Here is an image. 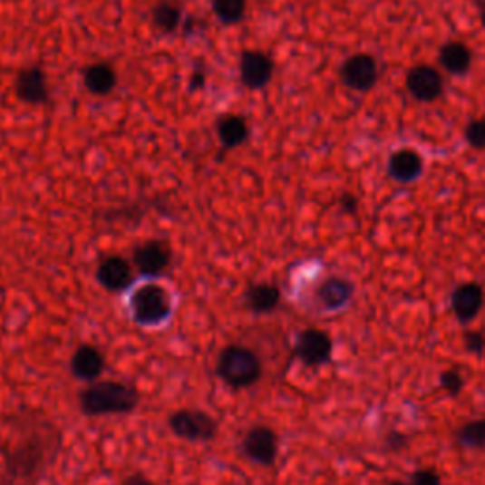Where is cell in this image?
Wrapping results in <instances>:
<instances>
[{
    "instance_id": "6da1fadb",
    "label": "cell",
    "mask_w": 485,
    "mask_h": 485,
    "mask_svg": "<svg viewBox=\"0 0 485 485\" xmlns=\"http://www.w3.org/2000/svg\"><path fill=\"white\" fill-rule=\"evenodd\" d=\"M80 408L90 417L99 415H128L137 410L141 403L139 391L121 382H97L90 383L80 393Z\"/></svg>"
},
{
    "instance_id": "7a4b0ae2",
    "label": "cell",
    "mask_w": 485,
    "mask_h": 485,
    "mask_svg": "<svg viewBox=\"0 0 485 485\" xmlns=\"http://www.w3.org/2000/svg\"><path fill=\"white\" fill-rule=\"evenodd\" d=\"M217 372L231 389H247L262 377L260 356L245 345H228L218 356Z\"/></svg>"
},
{
    "instance_id": "3957f363",
    "label": "cell",
    "mask_w": 485,
    "mask_h": 485,
    "mask_svg": "<svg viewBox=\"0 0 485 485\" xmlns=\"http://www.w3.org/2000/svg\"><path fill=\"white\" fill-rule=\"evenodd\" d=\"M130 309L141 326H158L173 315V294L160 283H142L131 292Z\"/></svg>"
},
{
    "instance_id": "277c9868",
    "label": "cell",
    "mask_w": 485,
    "mask_h": 485,
    "mask_svg": "<svg viewBox=\"0 0 485 485\" xmlns=\"http://www.w3.org/2000/svg\"><path fill=\"white\" fill-rule=\"evenodd\" d=\"M52 441L53 436L44 440L40 434L38 438L19 440L14 448L8 450V472L15 478H33L40 474V470L48 465V459L52 455Z\"/></svg>"
},
{
    "instance_id": "5b68a950",
    "label": "cell",
    "mask_w": 485,
    "mask_h": 485,
    "mask_svg": "<svg viewBox=\"0 0 485 485\" xmlns=\"http://www.w3.org/2000/svg\"><path fill=\"white\" fill-rule=\"evenodd\" d=\"M169 429L188 441H210L218 434V423L201 410H179L169 417Z\"/></svg>"
},
{
    "instance_id": "8992f818",
    "label": "cell",
    "mask_w": 485,
    "mask_h": 485,
    "mask_svg": "<svg viewBox=\"0 0 485 485\" xmlns=\"http://www.w3.org/2000/svg\"><path fill=\"white\" fill-rule=\"evenodd\" d=\"M340 76L349 90L368 93L379 82V65L370 53H354L344 61Z\"/></svg>"
},
{
    "instance_id": "52a82bcc",
    "label": "cell",
    "mask_w": 485,
    "mask_h": 485,
    "mask_svg": "<svg viewBox=\"0 0 485 485\" xmlns=\"http://www.w3.org/2000/svg\"><path fill=\"white\" fill-rule=\"evenodd\" d=\"M173 250L163 239H149L133 248V266L146 277H158L171 266Z\"/></svg>"
},
{
    "instance_id": "ba28073f",
    "label": "cell",
    "mask_w": 485,
    "mask_h": 485,
    "mask_svg": "<svg viewBox=\"0 0 485 485\" xmlns=\"http://www.w3.org/2000/svg\"><path fill=\"white\" fill-rule=\"evenodd\" d=\"M406 90L419 102H434L446 90L441 73L432 65H415L406 74Z\"/></svg>"
},
{
    "instance_id": "9c48e42d",
    "label": "cell",
    "mask_w": 485,
    "mask_h": 485,
    "mask_svg": "<svg viewBox=\"0 0 485 485\" xmlns=\"http://www.w3.org/2000/svg\"><path fill=\"white\" fill-rule=\"evenodd\" d=\"M241 448L250 461H255L264 467H271L279 453V436L276 431L266 425L250 427L243 436Z\"/></svg>"
},
{
    "instance_id": "30bf717a",
    "label": "cell",
    "mask_w": 485,
    "mask_h": 485,
    "mask_svg": "<svg viewBox=\"0 0 485 485\" xmlns=\"http://www.w3.org/2000/svg\"><path fill=\"white\" fill-rule=\"evenodd\" d=\"M332 337L319 328H306L298 334L296 356L309 368H319L332 358Z\"/></svg>"
},
{
    "instance_id": "8fae6325",
    "label": "cell",
    "mask_w": 485,
    "mask_h": 485,
    "mask_svg": "<svg viewBox=\"0 0 485 485\" xmlns=\"http://www.w3.org/2000/svg\"><path fill=\"white\" fill-rule=\"evenodd\" d=\"M276 73V65L269 55L258 50H247L239 57V74L243 86L250 92L264 90Z\"/></svg>"
},
{
    "instance_id": "7c38bea8",
    "label": "cell",
    "mask_w": 485,
    "mask_h": 485,
    "mask_svg": "<svg viewBox=\"0 0 485 485\" xmlns=\"http://www.w3.org/2000/svg\"><path fill=\"white\" fill-rule=\"evenodd\" d=\"M354 296V285L347 277L332 276L323 279L315 286L313 298L317 306L325 311H337L344 309Z\"/></svg>"
},
{
    "instance_id": "4fadbf2b",
    "label": "cell",
    "mask_w": 485,
    "mask_h": 485,
    "mask_svg": "<svg viewBox=\"0 0 485 485\" xmlns=\"http://www.w3.org/2000/svg\"><path fill=\"white\" fill-rule=\"evenodd\" d=\"M97 279L107 290L121 292L135 281V266L120 255L104 257L97 266Z\"/></svg>"
},
{
    "instance_id": "5bb4252c",
    "label": "cell",
    "mask_w": 485,
    "mask_h": 485,
    "mask_svg": "<svg viewBox=\"0 0 485 485\" xmlns=\"http://www.w3.org/2000/svg\"><path fill=\"white\" fill-rule=\"evenodd\" d=\"M15 93L19 101L27 104H44L50 101V88L46 73L40 65H33L21 71L15 78Z\"/></svg>"
},
{
    "instance_id": "9a60e30c",
    "label": "cell",
    "mask_w": 485,
    "mask_h": 485,
    "mask_svg": "<svg viewBox=\"0 0 485 485\" xmlns=\"http://www.w3.org/2000/svg\"><path fill=\"white\" fill-rule=\"evenodd\" d=\"M387 171L396 182L410 184L423 175L425 160L412 146H403V149H396L389 156Z\"/></svg>"
},
{
    "instance_id": "2e32d148",
    "label": "cell",
    "mask_w": 485,
    "mask_h": 485,
    "mask_svg": "<svg viewBox=\"0 0 485 485\" xmlns=\"http://www.w3.org/2000/svg\"><path fill=\"white\" fill-rule=\"evenodd\" d=\"M485 302L483 288L478 283H462L451 294V311L462 325L472 323Z\"/></svg>"
},
{
    "instance_id": "e0dca14e",
    "label": "cell",
    "mask_w": 485,
    "mask_h": 485,
    "mask_svg": "<svg viewBox=\"0 0 485 485\" xmlns=\"http://www.w3.org/2000/svg\"><path fill=\"white\" fill-rule=\"evenodd\" d=\"M104 368H107V361H104V354L95 345L83 344L73 353L71 372L82 382H97Z\"/></svg>"
},
{
    "instance_id": "ac0fdd59",
    "label": "cell",
    "mask_w": 485,
    "mask_h": 485,
    "mask_svg": "<svg viewBox=\"0 0 485 485\" xmlns=\"http://www.w3.org/2000/svg\"><path fill=\"white\" fill-rule=\"evenodd\" d=\"M440 65L453 76H465L472 67V50L461 40H450L438 52Z\"/></svg>"
},
{
    "instance_id": "d6986e66",
    "label": "cell",
    "mask_w": 485,
    "mask_h": 485,
    "mask_svg": "<svg viewBox=\"0 0 485 485\" xmlns=\"http://www.w3.org/2000/svg\"><path fill=\"white\" fill-rule=\"evenodd\" d=\"M245 300L252 313H271L281 304V288L276 283H255L247 288Z\"/></svg>"
},
{
    "instance_id": "ffe728a7",
    "label": "cell",
    "mask_w": 485,
    "mask_h": 485,
    "mask_svg": "<svg viewBox=\"0 0 485 485\" xmlns=\"http://www.w3.org/2000/svg\"><path fill=\"white\" fill-rule=\"evenodd\" d=\"M116 71L109 63H92L83 69V86L93 95H109L116 88Z\"/></svg>"
},
{
    "instance_id": "44dd1931",
    "label": "cell",
    "mask_w": 485,
    "mask_h": 485,
    "mask_svg": "<svg viewBox=\"0 0 485 485\" xmlns=\"http://www.w3.org/2000/svg\"><path fill=\"white\" fill-rule=\"evenodd\" d=\"M217 133L224 149H238V146L247 142L250 135V128L243 116L228 114L218 120Z\"/></svg>"
},
{
    "instance_id": "7402d4cb",
    "label": "cell",
    "mask_w": 485,
    "mask_h": 485,
    "mask_svg": "<svg viewBox=\"0 0 485 485\" xmlns=\"http://www.w3.org/2000/svg\"><path fill=\"white\" fill-rule=\"evenodd\" d=\"M182 21V6L177 0H160L152 8V24L161 33H175Z\"/></svg>"
},
{
    "instance_id": "603a6c76",
    "label": "cell",
    "mask_w": 485,
    "mask_h": 485,
    "mask_svg": "<svg viewBox=\"0 0 485 485\" xmlns=\"http://www.w3.org/2000/svg\"><path fill=\"white\" fill-rule=\"evenodd\" d=\"M457 444L469 450H483L485 448V417L467 421L465 425L455 431Z\"/></svg>"
},
{
    "instance_id": "cb8c5ba5",
    "label": "cell",
    "mask_w": 485,
    "mask_h": 485,
    "mask_svg": "<svg viewBox=\"0 0 485 485\" xmlns=\"http://www.w3.org/2000/svg\"><path fill=\"white\" fill-rule=\"evenodd\" d=\"M217 17L222 24H238L247 12V0H210Z\"/></svg>"
},
{
    "instance_id": "d4e9b609",
    "label": "cell",
    "mask_w": 485,
    "mask_h": 485,
    "mask_svg": "<svg viewBox=\"0 0 485 485\" xmlns=\"http://www.w3.org/2000/svg\"><path fill=\"white\" fill-rule=\"evenodd\" d=\"M462 387H465V377L459 372V368H448L440 373V389L450 396H459Z\"/></svg>"
},
{
    "instance_id": "484cf974",
    "label": "cell",
    "mask_w": 485,
    "mask_h": 485,
    "mask_svg": "<svg viewBox=\"0 0 485 485\" xmlns=\"http://www.w3.org/2000/svg\"><path fill=\"white\" fill-rule=\"evenodd\" d=\"M465 141L474 150H485V116L472 118L465 128Z\"/></svg>"
},
{
    "instance_id": "4316f807",
    "label": "cell",
    "mask_w": 485,
    "mask_h": 485,
    "mask_svg": "<svg viewBox=\"0 0 485 485\" xmlns=\"http://www.w3.org/2000/svg\"><path fill=\"white\" fill-rule=\"evenodd\" d=\"M462 340H465L467 351L474 354H481L485 351V334L480 330H467L465 335H462Z\"/></svg>"
},
{
    "instance_id": "83f0119b",
    "label": "cell",
    "mask_w": 485,
    "mask_h": 485,
    "mask_svg": "<svg viewBox=\"0 0 485 485\" xmlns=\"http://www.w3.org/2000/svg\"><path fill=\"white\" fill-rule=\"evenodd\" d=\"M413 485H441V478L432 469H419L410 476Z\"/></svg>"
},
{
    "instance_id": "f1b7e54d",
    "label": "cell",
    "mask_w": 485,
    "mask_h": 485,
    "mask_svg": "<svg viewBox=\"0 0 485 485\" xmlns=\"http://www.w3.org/2000/svg\"><path fill=\"white\" fill-rule=\"evenodd\" d=\"M340 205H342V209L345 210L347 215H356V210H358V199H356L353 194H344L342 199H340Z\"/></svg>"
},
{
    "instance_id": "f546056e",
    "label": "cell",
    "mask_w": 485,
    "mask_h": 485,
    "mask_svg": "<svg viewBox=\"0 0 485 485\" xmlns=\"http://www.w3.org/2000/svg\"><path fill=\"white\" fill-rule=\"evenodd\" d=\"M121 485H152L149 478H144L142 474H131V476H125Z\"/></svg>"
},
{
    "instance_id": "4dcf8cb0",
    "label": "cell",
    "mask_w": 485,
    "mask_h": 485,
    "mask_svg": "<svg viewBox=\"0 0 485 485\" xmlns=\"http://www.w3.org/2000/svg\"><path fill=\"white\" fill-rule=\"evenodd\" d=\"M478 10H480V21L485 27V0H478Z\"/></svg>"
},
{
    "instance_id": "1f68e13d",
    "label": "cell",
    "mask_w": 485,
    "mask_h": 485,
    "mask_svg": "<svg viewBox=\"0 0 485 485\" xmlns=\"http://www.w3.org/2000/svg\"><path fill=\"white\" fill-rule=\"evenodd\" d=\"M391 485H413L412 481H393Z\"/></svg>"
}]
</instances>
